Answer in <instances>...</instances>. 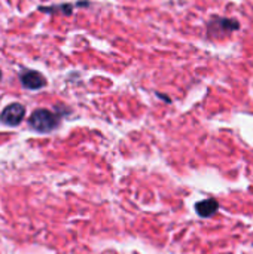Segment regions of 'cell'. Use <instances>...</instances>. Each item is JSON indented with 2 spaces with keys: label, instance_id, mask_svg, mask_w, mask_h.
Listing matches in <instances>:
<instances>
[{
  "label": "cell",
  "instance_id": "1",
  "mask_svg": "<svg viewBox=\"0 0 253 254\" xmlns=\"http://www.w3.org/2000/svg\"><path fill=\"white\" fill-rule=\"evenodd\" d=\"M28 124L37 132H51L58 127V116L46 109H37L31 113Z\"/></svg>",
  "mask_w": 253,
  "mask_h": 254
},
{
  "label": "cell",
  "instance_id": "2",
  "mask_svg": "<svg viewBox=\"0 0 253 254\" xmlns=\"http://www.w3.org/2000/svg\"><path fill=\"white\" fill-rule=\"evenodd\" d=\"M25 118V107L19 103H12L7 107L3 109L1 115H0V121L1 124L7 125V127H16L22 122V119Z\"/></svg>",
  "mask_w": 253,
  "mask_h": 254
},
{
  "label": "cell",
  "instance_id": "3",
  "mask_svg": "<svg viewBox=\"0 0 253 254\" xmlns=\"http://www.w3.org/2000/svg\"><path fill=\"white\" fill-rule=\"evenodd\" d=\"M19 80L21 85L25 89H31V91H37L40 88H43L46 85V79L36 70H25L19 74Z\"/></svg>",
  "mask_w": 253,
  "mask_h": 254
},
{
  "label": "cell",
  "instance_id": "4",
  "mask_svg": "<svg viewBox=\"0 0 253 254\" xmlns=\"http://www.w3.org/2000/svg\"><path fill=\"white\" fill-rule=\"evenodd\" d=\"M239 24L234 19H227V18H216L215 21L210 22L209 25V34L210 36H218L219 30H224L225 34H230L231 31L237 30Z\"/></svg>",
  "mask_w": 253,
  "mask_h": 254
},
{
  "label": "cell",
  "instance_id": "5",
  "mask_svg": "<svg viewBox=\"0 0 253 254\" xmlns=\"http://www.w3.org/2000/svg\"><path fill=\"white\" fill-rule=\"evenodd\" d=\"M219 208V202L216 199H204L195 204V210L200 217H210Z\"/></svg>",
  "mask_w": 253,
  "mask_h": 254
},
{
  "label": "cell",
  "instance_id": "6",
  "mask_svg": "<svg viewBox=\"0 0 253 254\" xmlns=\"http://www.w3.org/2000/svg\"><path fill=\"white\" fill-rule=\"evenodd\" d=\"M0 80H1V71H0Z\"/></svg>",
  "mask_w": 253,
  "mask_h": 254
}]
</instances>
